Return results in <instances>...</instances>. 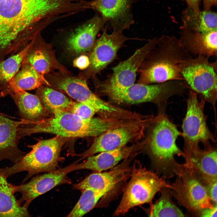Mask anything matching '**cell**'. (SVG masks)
<instances>
[{
	"instance_id": "6da1fadb",
	"label": "cell",
	"mask_w": 217,
	"mask_h": 217,
	"mask_svg": "<svg viewBox=\"0 0 217 217\" xmlns=\"http://www.w3.org/2000/svg\"><path fill=\"white\" fill-rule=\"evenodd\" d=\"M67 8L66 0H0V61L62 18Z\"/></svg>"
},
{
	"instance_id": "7a4b0ae2",
	"label": "cell",
	"mask_w": 217,
	"mask_h": 217,
	"mask_svg": "<svg viewBox=\"0 0 217 217\" xmlns=\"http://www.w3.org/2000/svg\"><path fill=\"white\" fill-rule=\"evenodd\" d=\"M191 56L178 39L163 35L157 38L155 47L139 69L140 77L137 83L148 84L184 80L179 71V66L183 61Z\"/></svg>"
},
{
	"instance_id": "3957f363",
	"label": "cell",
	"mask_w": 217,
	"mask_h": 217,
	"mask_svg": "<svg viewBox=\"0 0 217 217\" xmlns=\"http://www.w3.org/2000/svg\"><path fill=\"white\" fill-rule=\"evenodd\" d=\"M53 116L43 118L21 129L23 137L37 133H47L67 138L99 136L109 130L110 121L102 118H92L84 120L71 112L56 111Z\"/></svg>"
},
{
	"instance_id": "277c9868",
	"label": "cell",
	"mask_w": 217,
	"mask_h": 217,
	"mask_svg": "<svg viewBox=\"0 0 217 217\" xmlns=\"http://www.w3.org/2000/svg\"><path fill=\"white\" fill-rule=\"evenodd\" d=\"M154 123L148 140L149 151L162 177L171 178L175 175L174 171L178 164L175 156L185 157L184 152L176 144L181 133L165 115H159Z\"/></svg>"
},
{
	"instance_id": "5b68a950",
	"label": "cell",
	"mask_w": 217,
	"mask_h": 217,
	"mask_svg": "<svg viewBox=\"0 0 217 217\" xmlns=\"http://www.w3.org/2000/svg\"><path fill=\"white\" fill-rule=\"evenodd\" d=\"M68 139L56 136L28 146L31 151L13 166L0 168V174L8 178L16 173L27 171L23 183L36 174L57 169L59 163L63 159L60 156L62 148Z\"/></svg>"
},
{
	"instance_id": "8992f818",
	"label": "cell",
	"mask_w": 217,
	"mask_h": 217,
	"mask_svg": "<svg viewBox=\"0 0 217 217\" xmlns=\"http://www.w3.org/2000/svg\"><path fill=\"white\" fill-rule=\"evenodd\" d=\"M186 90L184 81L175 80L148 84L134 83L123 90L103 93L118 103L136 104L154 102L159 107V114H165L168 99L173 96L183 95Z\"/></svg>"
},
{
	"instance_id": "52a82bcc",
	"label": "cell",
	"mask_w": 217,
	"mask_h": 217,
	"mask_svg": "<svg viewBox=\"0 0 217 217\" xmlns=\"http://www.w3.org/2000/svg\"><path fill=\"white\" fill-rule=\"evenodd\" d=\"M138 164L133 166L130 180L114 215H124L135 206L149 203L162 189L171 187L164 177Z\"/></svg>"
},
{
	"instance_id": "ba28073f",
	"label": "cell",
	"mask_w": 217,
	"mask_h": 217,
	"mask_svg": "<svg viewBox=\"0 0 217 217\" xmlns=\"http://www.w3.org/2000/svg\"><path fill=\"white\" fill-rule=\"evenodd\" d=\"M209 58L202 55L190 57L181 63L179 71L188 88L212 105L216 117L217 61L211 62Z\"/></svg>"
},
{
	"instance_id": "9c48e42d",
	"label": "cell",
	"mask_w": 217,
	"mask_h": 217,
	"mask_svg": "<svg viewBox=\"0 0 217 217\" xmlns=\"http://www.w3.org/2000/svg\"><path fill=\"white\" fill-rule=\"evenodd\" d=\"M186 102L187 111L182 125L185 160L200 149V143L203 145L205 149L208 150L212 148L211 142H216L215 136L206 124L203 110L206 102L201 99H199L197 94L189 90Z\"/></svg>"
},
{
	"instance_id": "30bf717a",
	"label": "cell",
	"mask_w": 217,
	"mask_h": 217,
	"mask_svg": "<svg viewBox=\"0 0 217 217\" xmlns=\"http://www.w3.org/2000/svg\"><path fill=\"white\" fill-rule=\"evenodd\" d=\"M177 176L169 188L171 195L188 210L198 213L202 209L212 208L214 204L206 187L196 177L185 163H178L174 171Z\"/></svg>"
},
{
	"instance_id": "8fae6325",
	"label": "cell",
	"mask_w": 217,
	"mask_h": 217,
	"mask_svg": "<svg viewBox=\"0 0 217 217\" xmlns=\"http://www.w3.org/2000/svg\"><path fill=\"white\" fill-rule=\"evenodd\" d=\"M157 40V38L149 40L130 57L113 67L111 75L99 86L102 92L123 90L134 83L137 73L147 55L155 47Z\"/></svg>"
},
{
	"instance_id": "7c38bea8",
	"label": "cell",
	"mask_w": 217,
	"mask_h": 217,
	"mask_svg": "<svg viewBox=\"0 0 217 217\" xmlns=\"http://www.w3.org/2000/svg\"><path fill=\"white\" fill-rule=\"evenodd\" d=\"M80 160L79 159L63 168L35 176L27 183L14 185L15 193L19 192L21 195L18 200L20 204L24 203L23 205L28 208L31 202L40 195L58 185L70 184L71 181L67 175L75 171V165Z\"/></svg>"
},
{
	"instance_id": "4fadbf2b",
	"label": "cell",
	"mask_w": 217,
	"mask_h": 217,
	"mask_svg": "<svg viewBox=\"0 0 217 217\" xmlns=\"http://www.w3.org/2000/svg\"><path fill=\"white\" fill-rule=\"evenodd\" d=\"M54 85L78 102L85 104L108 115L120 116L125 111L103 101L93 93L84 80L70 77H65L56 80Z\"/></svg>"
},
{
	"instance_id": "5bb4252c",
	"label": "cell",
	"mask_w": 217,
	"mask_h": 217,
	"mask_svg": "<svg viewBox=\"0 0 217 217\" xmlns=\"http://www.w3.org/2000/svg\"><path fill=\"white\" fill-rule=\"evenodd\" d=\"M134 0H92L87 1V9L98 12L113 31L122 32L134 22L131 11Z\"/></svg>"
},
{
	"instance_id": "9a60e30c",
	"label": "cell",
	"mask_w": 217,
	"mask_h": 217,
	"mask_svg": "<svg viewBox=\"0 0 217 217\" xmlns=\"http://www.w3.org/2000/svg\"><path fill=\"white\" fill-rule=\"evenodd\" d=\"M107 28L105 26L102 35L96 40L90 55V70L93 74L100 73L115 59L118 52L126 41L140 39L127 37L122 32L113 31L108 34Z\"/></svg>"
},
{
	"instance_id": "2e32d148",
	"label": "cell",
	"mask_w": 217,
	"mask_h": 217,
	"mask_svg": "<svg viewBox=\"0 0 217 217\" xmlns=\"http://www.w3.org/2000/svg\"><path fill=\"white\" fill-rule=\"evenodd\" d=\"M140 129V126L132 124L109 130L99 135L90 147L79 156L82 159L98 153L124 146L138 135Z\"/></svg>"
},
{
	"instance_id": "e0dca14e",
	"label": "cell",
	"mask_w": 217,
	"mask_h": 217,
	"mask_svg": "<svg viewBox=\"0 0 217 217\" xmlns=\"http://www.w3.org/2000/svg\"><path fill=\"white\" fill-rule=\"evenodd\" d=\"M105 23L96 15L73 31L66 40L68 50L78 54L88 52L93 48L98 33L104 28Z\"/></svg>"
},
{
	"instance_id": "ac0fdd59",
	"label": "cell",
	"mask_w": 217,
	"mask_h": 217,
	"mask_svg": "<svg viewBox=\"0 0 217 217\" xmlns=\"http://www.w3.org/2000/svg\"><path fill=\"white\" fill-rule=\"evenodd\" d=\"M23 123L22 120L14 121L0 112V162L7 159L14 164L26 154L18 146L19 128Z\"/></svg>"
},
{
	"instance_id": "d6986e66",
	"label": "cell",
	"mask_w": 217,
	"mask_h": 217,
	"mask_svg": "<svg viewBox=\"0 0 217 217\" xmlns=\"http://www.w3.org/2000/svg\"><path fill=\"white\" fill-rule=\"evenodd\" d=\"M180 30V42L191 55L217 56V31L203 33L182 26Z\"/></svg>"
},
{
	"instance_id": "ffe728a7",
	"label": "cell",
	"mask_w": 217,
	"mask_h": 217,
	"mask_svg": "<svg viewBox=\"0 0 217 217\" xmlns=\"http://www.w3.org/2000/svg\"><path fill=\"white\" fill-rule=\"evenodd\" d=\"M217 154L214 148L193 153L185 163L197 179L206 187L217 181Z\"/></svg>"
},
{
	"instance_id": "44dd1931",
	"label": "cell",
	"mask_w": 217,
	"mask_h": 217,
	"mask_svg": "<svg viewBox=\"0 0 217 217\" xmlns=\"http://www.w3.org/2000/svg\"><path fill=\"white\" fill-rule=\"evenodd\" d=\"M131 171L128 166L121 165L108 172L94 173L80 182L74 184L73 188L80 191L91 189L109 192L117 184L124 180Z\"/></svg>"
},
{
	"instance_id": "7402d4cb",
	"label": "cell",
	"mask_w": 217,
	"mask_h": 217,
	"mask_svg": "<svg viewBox=\"0 0 217 217\" xmlns=\"http://www.w3.org/2000/svg\"><path fill=\"white\" fill-rule=\"evenodd\" d=\"M134 146L123 147L101 152L99 154L87 157L82 163L75 165V171L88 169L100 172L112 168L123 159L127 158L133 152Z\"/></svg>"
},
{
	"instance_id": "603a6c76",
	"label": "cell",
	"mask_w": 217,
	"mask_h": 217,
	"mask_svg": "<svg viewBox=\"0 0 217 217\" xmlns=\"http://www.w3.org/2000/svg\"><path fill=\"white\" fill-rule=\"evenodd\" d=\"M17 105L24 126H27L43 118L46 110L36 95L25 91H16L10 95Z\"/></svg>"
},
{
	"instance_id": "cb8c5ba5",
	"label": "cell",
	"mask_w": 217,
	"mask_h": 217,
	"mask_svg": "<svg viewBox=\"0 0 217 217\" xmlns=\"http://www.w3.org/2000/svg\"><path fill=\"white\" fill-rule=\"evenodd\" d=\"M44 82L43 75L37 72L24 60L19 70L9 82L7 87L0 93V97L10 95L18 91L38 88Z\"/></svg>"
},
{
	"instance_id": "d4e9b609",
	"label": "cell",
	"mask_w": 217,
	"mask_h": 217,
	"mask_svg": "<svg viewBox=\"0 0 217 217\" xmlns=\"http://www.w3.org/2000/svg\"><path fill=\"white\" fill-rule=\"evenodd\" d=\"M0 174V217H30L28 208L19 203L14 195V185Z\"/></svg>"
},
{
	"instance_id": "484cf974",
	"label": "cell",
	"mask_w": 217,
	"mask_h": 217,
	"mask_svg": "<svg viewBox=\"0 0 217 217\" xmlns=\"http://www.w3.org/2000/svg\"><path fill=\"white\" fill-rule=\"evenodd\" d=\"M181 17V26L188 29L203 33L217 31V13L210 10L195 13L187 7L182 12Z\"/></svg>"
},
{
	"instance_id": "4316f807",
	"label": "cell",
	"mask_w": 217,
	"mask_h": 217,
	"mask_svg": "<svg viewBox=\"0 0 217 217\" xmlns=\"http://www.w3.org/2000/svg\"><path fill=\"white\" fill-rule=\"evenodd\" d=\"M36 95L45 110L52 113L60 110L70 112L74 102L62 93L47 87H39Z\"/></svg>"
},
{
	"instance_id": "83f0119b",
	"label": "cell",
	"mask_w": 217,
	"mask_h": 217,
	"mask_svg": "<svg viewBox=\"0 0 217 217\" xmlns=\"http://www.w3.org/2000/svg\"><path fill=\"white\" fill-rule=\"evenodd\" d=\"M31 42L19 52L0 62V92L6 89L9 82L19 70Z\"/></svg>"
},
{
	"instance_id": "f1b7e54d",
	"label": "cell",
	"mask_w": 217,
	"mask_h": 217,
	"mask_svg": "<svg viewBox=\"0 0 217 217\" xmlns=\"http://www.w3.org/2000/svg\"><path fill=\"white\" fill-rule=\"evenodd\" d=\"M161 196L151 206L150 217H184L181 210L174 203L171 198L169 188H164L160 191Z\"/></svg>"
},
{
	"instance_id": "f546056e",
	"label": "cell",
	"mask_w": 217,
	"mask_h": 217,
	"mask_svg": "<svg viewBox=\"0 0 217 217\" xmlns=\"http://www.w3.org/2000/svg\"><path fill=\"white\" fill-rule=\"evenodd\" d=\"M36 37L31 41L24 60L37 72L43 75L50 71L51 61L46 50L37 44Z\"/></svg>"
},
{
	"instance_id": "4dcf8cb0",
	"label": "cell",
	"mask_w": 217,
	"mask_h": 217,
	"mask_svg": "<svg viewBox=\"0 0 217 217\" xmlns=\"http://www.w3.org/2000/svg\"><path fill=\"white\" fill-rule=\"evenodd\" d=\"M81 196L68 217H80L91 210L99 200L108 191L88 189L81 191Z\"/></svg>"
},
{
	"instance_id": "1f68e13d",
	"label": "cell",
	"mask_w": 217,
	"mask_h": 217,
	"mask_svg": "<svg viewBox=\"0 0 217 217\" xmlns=\"http://www.w3.org/2000/svg\"><path fill=\"white\" fill-rule=\"evenodd\" d=\"M70 112L87 121H90L95 113L97 112L95 109L80 102H74Z\"/></svg>"
},
{
	"instance_id": "d6a6232c",
	"label": "cell",
	"mask_w": 217,
	"mask_h": 217,
	"mask_svg": "<svg viewBox=\"0 0 217 217\" xmlns=\"http://www.w3.org/2000/svg\"><path fill=\"white\" fill-rule=\"evenodd\" d=\"M90 58L85 55H82L75 59L74 62V65L80 69H84L87 68L90 64Z\"/></svg>"
},
{
	"instance_id": "836d02e7",
	"label": "cell",
	"mask_w": 217,
	"mask_h": 217,
	"mask_svg": "<svg viewBox=\"0 0 217 217\" xmlns=\"http://www.w3.org/2000/svg\"><path fill=\"white\" fill-rule=\"evenodd\" d=\"M217 184L216 181L206 187L209 197L215 204H217Z\"/></svg>"
},
{
	"instance_id": "e575fe53",
	"label": "cell",
	"mask_w": 217,
	"mask_h": 217,
	"mask_svg": "<svg viewBox=\"0 0 217 217\" xmlns=\"http://www.w3.org/2000/svg\"><path fill=\"white\" fill-rule=\"evenodd\" d=\"M201 217H216L217 204L212 208H207L202 209L199 212Z\"/></svg>"
},
{
	"instance_id": "d590c367",
	"label": "cell",
	"mask_w": 217,
	"mask_h": 217,
	"mask_svg": "<svg viewBox=\"0 0 217 217\" xmlns=\"http://www.w3.org/2000/svg\"><path fill=\"white\" fill-rule=\"evenodd\" d=\"M187 3L188 8H190L195 13L200 11V0H184Z\"/></svg>"
},
{
	"instance_id": "8d00e7d4",
	"label": "cell",
	"mask_w": 217,
	"mask_h": 217,
	"mask_svg": "<svg viewBox=\"0 0 217 217\" xmlns=\"http://www.w3.org/2000/svg\"><path fill=\"white\" fill-rule=\"evenodd\" d=\"M203 10H209L212 6H216L217 0H202Z\"/></svg>"
},
{
	"instance_id": "74e56055",
	"label": "cell",
	"mask_w": 217,
	"mask_h": 217,
	"mask_svg": "<svg viewBox=\"0 0 217 217\" xmlns=\"http://www.w3.org/2000/svg\"></svg>"
}]
</instances>
